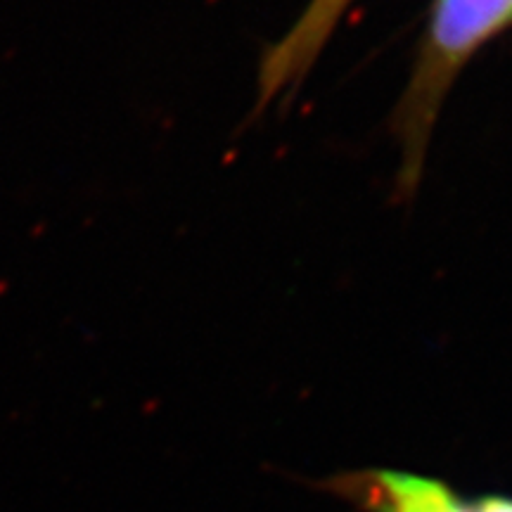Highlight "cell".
Listing matches in <instances>:
<instances>
[{
  "label": "cell",
  "mask_w": 512,
  "mask_h": 512,
  "mask_svg": "<svg viewBox=\"0 0 512 512\" xmlns=\"http://www.w3.org/2000/svg\"><path fill=\"white\" fill-rule=\"evenodd\" d=\"M512 27V0H434L411 74L392 114L399 192L420 185L441 107L467 62Z\"/></svg>",
  "instance_id": "obj_1"
},
{
  "label": "cell",
  "mask_w": 512,
  "mask_h": 512,
  "mask_svg": "<svg viewBox=\"0 0 512 512\" xmlns=\"http://www.w3.org/2000/svg\"><path fill=\"white\" fill-rule=\"evenodd\" d=\"M356 0H309L302 15L266 48L256 79V112L299 91Z\"/></svg>",
  "instance_id": "obj_2"
},
{
  "label": "cell",
  "mask_w": 512,
  "mask_h": 512,
  "mask_svg": "<svg viewBox=\"0 0 512 512\" xmlns=\"http://www.w3.org/2000/svg\"><path fill=\"white\" fill-rule=\"evenodd\" d=\"M375 498L382 512H512V503L484 501L465 505L439 484L403 475L377 479Z\"/></svg>",
  "instance_id": "obj_3"
}]
</instances>
